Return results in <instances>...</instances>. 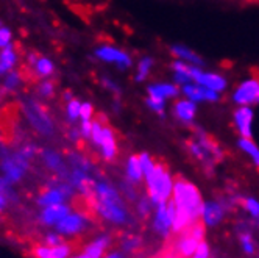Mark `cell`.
Segmentation results:
<instances>
[{
	"mask_svg": "<svg viewBox=\"0 0 259 258\" xmlns=\"http://www.w3.org/2000/svg\"><path fill=\"white\" fill-rule=\"evenodd\" d=\"M170 200L174 202L175 207L174 235L188 230L191 226L200 220L203 202L205 200H203V196L195 183L181 175H177Z\"/></svg>",
	"mask_w": 259,
	"mask_h": 258,
	"instance_id": "6da1fadb",
	"label": "cell"
},
{
	"mask_svg": "<svg viewBox=\"0 0 259 258\" xmlns=\"http://www.w3.org/2000/svg\"><path fill=\"white\" fill-rule=\"evenodd\" d=\"M94 210L111 224L128 226L133 223V216L128 211L122 193L108 181L94 183V197H92Z\"/></svg>",
	"mask_w": 259,
	"mask_h": 258,
	"instance_id": "7a4b0ae2",
	"label": "cell"
},
{
	"mask_svg": "<svg viewBox=\"0 0 259 258\" xmlns=\"http://www.w3.org/2000/svg\"><path fill=\"white\" fill-rule=\"evenodd\" d=\"M184 145L189 157L206 175H212L217 166L225 160V151L222 149V145L200 127L194 128L191 138L186 139Z\"/></svg>",
	"mask_w": 259,
	"mask_h": 258,
	"instance_id": "3957f363",
	"label": "cell"
},
{
	"mask_svg": "<svg viewBox=\"0 0 259 258\" xmlns=\"http://www.w3.org/2000/svg\"><path fill=\"white\" fill-rule=\"evenodd\" d=\"M145 194L152 199L155 207L162 202H169L174 191L175 177L170 174L169 168L161 161L155 163V168L144 177Z\"/></svg>",
	"mask_w": 259,
	"mask_h": 258,
	"instance_id": "277c9868",
	"label": "cell"
},
{
	"mask_svg": "<svg viewBox=\"0 0 259 258\" xmlns=\"http://www.w3.org/2000/svg\"><path fill=\"white\" fill-rule=\"evenodd\" d=\"M21 112L19 102H10L0 108V142L13 145L19 141L21 133Z\"/></svg>",
	"mask_w": 259,
	"mask_h": 258,
	"instance_id": "5b68a950",
	"label": "cell"
},
{
	"mask_svg": "<svg viewBox=\"0 0 259 258\" xmlns=\"http://www.w3.org/2000/svg\"><path fill=\"white\" fill-rule=\"evenodd\" d=\"M21 105H22V113L25 115L27 121L30 122V125L36 132L44 136L53 135V132H55L53 121L49 115V109L46 105H42L38 100H33V99H27Z\"/></svg>",
	"mask_w": 259,
	"mask_h": 258,
	"instance_id": "8992f818",
	"label": "cell"
},
{
	"mask_svg": "<svg viewBox=\"0 0 259 258\" xmlns=\"http://www.w3.org/2000/svg\"><path fill=\"white\" fill-rule=\"evenodd\" d=\"M174 223H175V207L174 202H162L158 204L152 214V229L153 232L162 238L169 239L174 235Z\"/></svg>",
	"mask_w": 259,
	"mask_h": 258,
	"instance_id": "52a82bcc",
	"label": "cell"
},
{
	"mask_svg": "<svg viewBox=\"0 0 259 258\" xmlns=\"http://www.w3.org/2000/svg\"><path fill=\"white\" fill-rule=\"evenodd\" d=\"M231 210V205L227 202V199L222 196L219 199H209L203 202V208L200 214V223L206 229L219 227L225 220Z\"/></svg>",
	"mask_w": 259,
	"mask_h": 258,
	"instance_id": "ba28073f",
	"label": "cell"
},
{
	"mask_svg": "<svg viewBox=\"0 0 259 258\" xmlns=\"http://www.w3.org/2000/svg\"><path fill=\"white\" fill-rule=\"evenodd\" d=\"M231 100L237 106H254L259 103V73L239 82L231 93Z\"/></svg>",
	"mask_w": 259,
	"mask_h": 258,
	"instance_id": "9c48e42d",
	"label": "cell"
},
{
	"mask_svg": "<svg viewBox=\"0 0 259 258\" xmlns=\"http://www.w3.org/2000/svg\"><path fill=\"white\" fill-rule=\"evenodd\" d=\"M237 232V241L244 255L250 258H259V243L253 235V226L250 220L247 223H239L236 227Z\"/></svg>",
	"mask_w": 259,
	"mask_h": 258,
	"instance_id": "30bf717a",
	"label": "cell"
},
{
	"mask_svg": "<svg viewBox=\"0 0 259 258\" xmlns=\"http://www.w3.org/2000/svg\"><path fill=\"white\" fill-rule=\"evenodd\" d=\"M194 83H198L200 86H205L208 89H212L215 93H225L228 89V80L219 72L206 70L203 67H198L195 76H194Z\"/></svg>",
	"mask_w": 259,
	"mask_h": 258,
	"instance_id": "8fae6325",
	"label": "cell"
},
{
	"mask_svg": "<svg viewBox=\"0 0 259 258\" xmlns=\"http://www.w3.org/2000/svg\"><path fill=\"white\" fill-rule=\"evenodd\" d=\"M253 108L251 106H237L233 113V125L239 138H251L253 136Z\"/></svg>",
	"mask_w": 259,
	"mask_h": 258,
	"instance_id": "7c38bea8",
	"label": "cell"
},
{
	"mask_svg": "<svg viewBox=\"0 0 259 258\" xmlns=\"http://www.w3.org/2000/svg\"><path fill=\"white\" fill-rule=\"evenodd\" d=\"M181 94L195 102V103H200V102H209V103H214V102H219L222 99V94L220 93H215L212 89H208L205 86H200L198 83H188L181 86Z\"/></svg>",
	"mask_w": 259,
	"mask_h": 258,
	"instance_id": "4fadbf2b",
	"label": "cell"
},
{
	"mask_svg": "<svg viewBox=\"0 0 259 258\" xmlns=\"http://www.w3.org/2000/svg\"><path fill=\"white\" fill-rule=\"evenodd\" d=\"M96 55L100 58V60H103V61H106V63H114V64H117L120 69H126V67H130L133 64V60H132V57L126 53V52H123V50H119V49H116V47H113V46H109V44H103V46H100L97 50H96Z\"/></svg>",
	"mask_w": 259,
	"mask_h": 258,
	"instance_id": "5bb4252c",
	"label": "cell"
},
{
	"mask_svg": "<svg viewBox=\"0 0 259 258\" xmlns=\"http://www.w3.org/2000/svg\"><path fill=\"white\" fill-rule=\"evenodd\" d=\"M174 118L183 125H192L197 116V103L189 99H177L172 106Z\"/></svg>",
	"mask_w": 259,
	"mask_h": 258,
	"instance_id": "9a60e30c",
	"label": "cell"
},
{
	"mask_svg": "<svg viewBox=\"0 0 259 258\" xmlns=\"http://www.w3.org/2000/svg\"><path fill=\"white\" fill-rule=\"evenodd\" d=\"M102 157L106 161H114L119 154V145L114 130L108 124V119L103 121V132H102V142H100Z\"/></svg>",
	"mask_w": 259,
	"mask_h": 258,
	"instance_id": "2e32d148",
	"label": "cell"
},
{
	"mask_svg": "<svg viewBox=\"0 0 259 258\" xmlns=\"http://www.w3.org/2000/svg\"><path fill=\"white\" fill-rule=\"evenodd\" d=\"M88 226V214L84 213H75L67 214L60 223H57V230L60 235H78L83 232Z\"/></svg>",
	"mask_w": 259,
	"mask_h": 258,
	"instance_id": "e0dca14e",
	"label": "cell"
},
{
	"mask_svg": "<svg viewBox=\"0 0 259 258\" xmlns=\"http://www.w3.org/2000/svg\"><path fill=\"white\" fill-rule=\"evenodd\" d=\"M203 241H205V239H203ZM201 241H198V239L188 229V230L178 233V238L174 244V252L180 258H192V255L195 253Z\"/></svg>",
	"mask_w": 259,
	"mask_h": 258,
	"instance_id": "ac0fdd59",
	"label": "cell"
},
{
	"mask_svg": "<svg viewBox=\"0 0 259 258\" xmlns=\"http://www.w3.org/2000/svg\"><path fill=\"white\" fill-rule=\"evenodd\" d=\"M147 94L162 100L177 99L181 94V88L175 82H156L147 86Z\"/></svg>",
	"mask_w": 259,
	"mask_h": 258,
	"instance_id": "d6986e66",
	"label": "cell"
},
{
	"mask_svg": "<svg viewBox=\"0 0 259 258\" xmlns=\"http://www.w3.org/2000/svg\"><path fill=\"white\" fill-rule=\"evenodd\" d=\"M109 246H111V236L102 235V236L96 238L92 243H89L83 249V252L73 255V256H69V258H103L105 252Z\"/></svg>",
	"mask_w": 259,
	"mask_h": 258,
	"instance_id": "ffe728a7",
	"label": "cell"
},
{
	"mask_svg": "<svg viewBox=\"0 0 259 258\" xmlns=\"http://www.w3.org/2000/svg\"><path fill=\"white\" fill-rule=\"evenodd\" d=\"M170 53L174 55L175 60L184 61V63H189L194 66H200L203 67L205 66V60H203L197 52H194L191 47L188 46H183V44H174L170 47Z\"/></svg>",
	"mask_w": 259,
	"mask_h": 258,
	"instance_id": "44dd1931",
	"label": "cell"
},
{
	"mask_svg": "<svg viewBox=\"0 0 259 258\" xmlns=\"http://www.w3.org/2000/svg\"><path fill=\"white\" fill-rule=\"evenodd\" d=\"M69 213H70V207L64 205V204L44 207V210L41 213V223L46 226H57V223L64 219Z\"/></svg>",
	"mask_w": 259,
	"mask_h": 258,
	"instance_id": "7402d4cb",
	"label": "cell"
},
{
	"mask_svg": "<svg viewBox=\"0 0 259 258\" xmlns=\"http://www.w3.org/2000/svg\"><path fill=\"white\" fill-rule=\"evenodd\" d=\"M72 244L63 243L60 246H38L34 249V256L36 258H69L72 253Z\"/></svg>",
	"mask_w": 259,
	"mask_h": 258,
	"instance_id": "603a6c76",
	"label": "cell"
},
{
	"mask_svg": "<svg viewBox=\"0 0 259 258\" xmlns=\"http://www.w3.org/2000/svg\"><path fill=\"white\" fill-rule=\"evenodd\" d=\"M125 175H126V180L132 181L133 185H141L144 181V172H142V168H141V161H139V155H132L126 161V166H125Z\"/></svg>",
	"mask_w": 259,
	"mask_h": 258,
	"instance_id": "cb8c5ba5",
	"label": "cell"
},
{
	"mask_svg": "<svg viewBox=\"0 0 259 258\" xmlns=\"http://www.w3.org/2000/svg\"><path fill=\"white\" fill-rule=\"evenodd\" d=\"M237 147L239 151L245 154L256 169H259V147L251 138H239L237 139Z\"/></svg>",
	"mask_w": 259,
	"mask_h": 258,
	"instance_id": "d4e9b609",
	"label": "cell"
},
{
	"mask_svg": "<svg viewBox=\"0 0 259 258\" xmlns=\"http://www.w3.org/2000/svg\"><path fill=\"white\" fill-rule=\"evenodd\" d=\"M66 199V194L57 187V188H47L42 191V194L39 196L38 199V204L41 207H50V205H58V204H63Z\"/></svg>",
	"mask_w": 259,
	"mask_h": 258,
	"instance_id": "484cf974",
	"label": "cell"
},
{
	"mask_svg": "<svg viewBox=\"0 0 259 258\" xmlns=\"http://www.w3.org/2000/svg\"><path fill=\"white\" fill-rule=\"evenodd\" d=\"M42 160L46 163V166L50 169V171H55V172H60L63 175H66V166L63 163V158L58 152H55V151H44L42 152Z\"/></svg>",
	"mask_w": 259,
	"mask_h": 258,
	"instance_id": "4316f807",
	"label": "cell"
},
{
	"mask_svg": "<svg viewBox=\"0 0 259 258\" xmlns=\"http://www.w3.org/2000/svg\"><path fill=\"white\" fill-rule=\"evenodd\" d=\"M239 207L242 208L250 220H257L259 219V200L256 197H251V196H242L240 194V199H239Z\"/></svg>",
	"mask_w": 259,
	"mask_h": 258,
	"instance_id": "83f0119b",
	"label": "cell"
},
{
	"mask_svg": "<svg viewBox=\"0 0 259 258\" xmlns=\"http://www.w3.org/2000/svg\"><path fill=\"white\" fill-rule=\"evenodd\" d=\"M135 204H136V214H138L141 219H149V217L153 214L155 204H153L152 199H150L149 196H147V194L139 196Z\"/></svg>",
	"mask_w": 259,
	"mask_h": 258,
	"instance_id": "f1b7e54d",
	"label": "cell"
},
{
	"mask_svg": "<svg viewBox=\"0 0 259 258\" xmlns=\"http://www.w3.org/2000/svg\"><path fill=\"white\" fill-rule=\"evenodd\" d=\"M14 64H16V50L13 49V46L4 47V50L0 52V76L10 72Z\"/></svg>",
	"mask_w": 259,
	"mask_h": 258,
	"instance_id": "f546056e",
	"label": "cell"
},
{
	"mask_svg": "<svg viewBox=\"0 0 259 258\" xmlns=\"http://www.w3.org/2000/svg\"><path fill=\"white\" fill-rule=\"evenodd\" d=\"M155 66L153 58L150 57H144L141 58V61L138 63V72H136V82H145L147 77L150 76V72Z\"/></svg>",
	"mask_w": 259,
	"mask_h": 258,
	"instance_id": "4dcf8cb0",
	"label": "cell"
},
{
	"mask_svg": "<svg viewBox=\"0 0 259 258\" xmlns=\"http://www.w3.org/2000/svg\"><path fill=\"white\" fill-rule=\"evenodd\" d=\"M141 246H142V238L138 235H126L122 239V250L126 253L136 252Z\"/></svg>",
	"mask_w": 259,
	"mask_h": 258,
	"instance_id": "1f68e13d",
	"label": "cell"
},
{
	"mask_svg": "<svg viewBox=\"0 0 259 258\" xmlns=\"http://www.w3.org/2000/svg\"><path fill=\"white\" fill-rule=\"evenodd\" d=\"M33 67H34L36 73L41 76V77H49V76H52V73H53V63L50 60L41 57V55H39V58L36 60Z\"/></svg>",
	"mask_w": 259,
	"mask_h": 258,
	"instance_id": "d6a6232c",
	"label": "cell"
},
{
	"mask_svg": "<svg viewBox=\"0 0 259 258\" xmlns=\"http://www.w3.org/2000/svg\"><path fill=\"white\" fill-rule=\"evenodd\" d=\"M145 103H147V106H149L153 113H156L158 116H164L165 115V100H162V99H158V97H152V96H149L145 99Z\"/></svg>",
	"mask_w": 259,
	"mask_h": 258,
	"instance_id": "836d02e7",
	"label": "cell"
},
{
	"mask_svg": "<svg viewBox=\"0 0 259 258\" xmlns=\"http://www.w3.org/2000/svg\"><path fill=\"white\" fill-rule=\"evenodd\" d=\"M120 193H122V196H125L130 202H136L138 197H139L136 185H133V183H132V181H128V180L122 181V185H120Z\"/></svg>",
	"mask_w": 259,
	"mask_h": 258,
	"instance_id": "e575fe53",
	"label": "cell"
},
{
	"mask_svg": "<svg viewBox=\"0 0 259 258\" xmlns=\"http://www.w3.org/2000/svg\"><path fill=\"white\" fill-rule=\"evenodd\" d=\"M22 80H21V76H19V72H10L8 73V77L5 79V83H4V91L8 94V93H13V91L17 88V85H19Z\"/></svg>",
	"mask_w": 259,
	"mask_h": 258,
	"instance_id": "d590c367",
	"label": "cell"
},
{
	"mask_svg": "<svg viewBox=\"0 0 259 258\" xmlns=\"http://www.w3.org/2000/svg\"><path fill=\"white\" fill-rule=\"evenodd\" d=\"M139 161H141V168H142V172H144V177L149 174L153 168H155V163L156 160H153L149 154L144 152V154H139Z\"/></svg>",
	"mask_w": 259,
	"mask_h": 258,
	"instance_id": "8d00e7d4",
	"label": "cell"
},
{
	"mask_svg": "<svg viewBox=\"0 0 259 258\" xmlns=\"http://www.w3.org/2000/svg\"><path fill=\"white\" fill-rule=\"evenodd\" d=\"M57 83L55 82H44V83H41V85H38V93H39V96H42V97H47V99H52L53 97V94H55V86Z\"/></svg>",
	"mask_w": 259,
	"mask_h": 258,
	"instance_id": "74e56055",
	"label": "cell"
},
{
	"mask_svg": "<svg viewBox=\"0 0 259 258\" xmlns=\"http://www.w3.org/2000/svg\"><path fill=\"white\" fill-rule=\"evenodd\" d=\"M211 255H212L211 246H209V243L205 239V241H201L198 244V247H197L195 253L192 255V258H211Z\"/></svg>",
	"mask_w": 259,
	"mask_h": 258,
	"instance_id": "f35d334b",
	"label": "cell"
},
{
	"mask_svg": "<svg viewBox=\"0 0 259 258\" xmlns=\"http://www.w3.org/2000/svg\"><path fill=\"white\" fill-rule=\"evenodd\" d=\"M80 108H81V105H80L78 100L72 99L69 102V105H67V116H69L70 121H75L77 118H80Z\"/></svg>",
	"mask_w": 259,
	"mask_h": 258,
	"instance_id": "ab89813d",
	"label": "cell"
},
{
	"mask_svg": "<svg viewBox=\"0 0 259 258\" xmlns=\"http://www.w3.org/2000/svg\"><path fill=\"white\" fill-rule=\"evenodd\" d=\"M63 243H64V239H63V235H60V233H50L46 236V246L55 247V246H60Z\"/></svg>",
	"mask_w": 259,
	"mask_h": 258,
	"instance_id": "60d3db41",
	"label": "cell"
},
{
	"mask_svg": "<svg viewBox=\"0 0 259 258\" xmlns=\"http://www.w3.org/2000/svg\"><path fill=\"white\" fill-rule=\"evenodd\" d=\"M92 115H94V108H92L91 103H83L81 108H80V118L83 121H89L92 118Z\"/></svg>",
	"mask_w": 259,
	"mask_h": 258,
	"instance_id": "b9f144b4",
	"label": "cell"
},
{
	"mask_svg": "<svg viewBox=\"0 0 259 258\" xmlns=\"http://www.w3.org/2000/svg\"><path fill=\"white\" fill-rule=\"evenodd\" d=\"M11 40V31L8 28H0V49L8 47Z\"/></svg>",
	"mask_w": 259,
	"mask_h": 258,
	"instance_id": "7bdbcfd3",
	"label": "cell"
},
{
	"mask_svg": "<svg viewBox=\"0 0 259 258\" xmlns=\"http://www.w3.org/2000/svg\"><path fill=\"white\" fill-rule=\"evenodd\" d=\"M91 130H92V122H91V119L89 121H83V124H81V136L84 139L91 138Z\"/></svg>",
	"mask_w": 259,
	"mask_h": 258,
	"instance_id": "ee69618b",
	"label": "cell"
},
{
	"mask_svg": "<svg viewBox=\"0 0 259 258\" xmlns=\"http://www.w3.org/2000/svg\"><path fill=\"white\" fill-rule=\"evenodd\" d=\"M102 82H103V85H105V86H106L109 91H113V93H114L116 96H119V94H120V88H119V86H117V85H116L113 80H109V79H103Z\"/></svg>",
	"mask_w": 259,
	"mask_h": 258,
	"instance_id": "f6af8a7d",
	"label": "cell"
},
{
	"mask_svg": "<svg viewBox=\"0 0 259 258\" xmlns=\"http://www.w3.org/2000/svg\"><path fill=\"white\" fill-rule=\"evenodd\" d=\"M7 205V197L4 194H0V211H2Z\"/></svg>",
	"mask_w": 259,
	"mask_h": 258,
	"instance_id": "bcb514c9",
	"label": "cell"
},
{
	"mask_svg": "<svg viewBox=\"0 0 259 258\" xmlns=\"http://www.w3.org/2000/svg\"><path fill=\"white\" fill-rule=\"evenodd\" d=\"M169 258H180V256H178V255H175V253H174V255H172V256H169Z\"/></svg>",
	"mask_w": 259,
	"mask_h": 258,
	"instance_id": "7dc6e473",
	"label": "cell"
}]
</instances>
